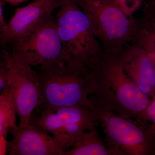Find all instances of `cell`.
<instances>
[{
    "instance_id": "6",
    "label": "cell",
    "mask_w": 155,
    "mask_h": 155,
    "mask_svg": "<svg viewBox=\"0 0 155 155\" xmlns=\"http://www.w3.org/2000/svg\"><path fill=\"white\" fill-rule=\"evenodd\" d=\"M29 124L51 134L65 151L81 134L100 123L88 107L75 105L44 111L38 116L34 112Z\"/></svg>"
},
{
    "instance_id": "13",
    "label": "cell",
    "mask_w": 155,
    "mask_h": 155,
    "mask_svg": "<svg viewBox=\"0 0 155 155\" xmlns=\"http://www.w3.org/2000/svg\"><path fill=\"white\" fill-rule=\"evenodd\" d=\"M17 114L10 90L0 94V135H8L9 128L17 127Z\"/></svg>"
},
{
    "instance_id": "1",
    "label": "cell",
    "mask_w": 155,
    "mask_h": 155,
    "mask_svg": "<svg viewBox=\"0 0 155 155\" xmlns=\"http://www.w3.org/2000/svg\"><path fill=\"white\" fill-rule=\"evenodd\" d=\"M89 98L123 118L142 123L152 100L126 74L119 57L104 54L88 76Z\"/></svg>"
},
{
    "instance_id": "22",
    "label": "cell",
    "mask_w": 155,
    "mask_h": 155,
    "mask_svg": "<svg viewBox=\"0 0 155 155\" xmlns=\"http://www.w3.org/2000/svg\"><path fill=\"white\" fill-rule=\"evenodd\" d=\"M151 1H155V0H151Z\"/></svg>"
},
{
    "instance_id": "14",
    "label": "cell",
    "mask_w": 155,
    "mask_h": 155,
    "mask_svg": "<svg viewBox=\"0 0 155 155\" xmlns=\"http://www.w3.org/2000/svg\"><path fill=\"white\" fill-rule=\"evenodd\" d=\"M133 42L143 48L152 59L155 67V25L143 19Z\"/></svg>"
},
{
    "instance_id": "16",
    "label": "cell",
    "mask_w": 155,
    "mask_h": 155,
    "mask_svg": "<svg viewBox=\"0 0 155 155\" xmlns=\"http://www.w3.org/2000/svg\"><path fill=\"white\" fill-rule=\"evenodd\" d=\"M0 62V91L9 90L10 82V67L5 58L1 57Z\"/></svg>"
},
{
    "instance_id": "17",
    "label": "cell",
    "mask_w": 155,
    "mask_h": 155,
    "mask_svg": "<svg viewBox=\"0 0 155 155\" xmlns=\"http://www.w3.org/2000/svg\"><path fill=\"white\" fill-rule=\"evenodd\" d=\"M143 123L149 125L155 130V98L147 107L142 118Z\"/></svg>"
},
{
    "instance_id": "11",
    "label": "cell",
    "mask_w": 155,
    "mask_h": 155,
    "mask_svg": "<svg viewBox=\"0 0 155 155\" xmlns=\"http://www.w3.org/2000/svg\"><path fill=\"white\" fill-rule=\"evenodd\" d=\"M119 59L126 74L151 100L155 98V67L149 54L132 42L125 47Z\"/></svg>"
},
{
    "instance_id": "9",
    "label": "cell",
    "mask_w": 155,
    "mask_h": 155,
    "mask_svg": "<svg viewBox=\"0 0 155 155\" xmlns=\"http://www.w3.org/2000/svg\"><path fill=\"white\" fill-rule=\"evenodd\" d=\"M63 0H35L18 8L4 31L0 33V43L5 48L30 33L60 8Z\"/></svg>"
},
{
    "instance_id": "4",
    "label": "cell",
    "mask_w": 155,
    "mask_h": 155,
    "mask_svg": "<svg viewBox=\"0 0 155 155\" xmlns=\"http://www.w3.org/2000/svg\"><path fill=\"white\" fill-rule=\"evenodd\" d=\"M75 1L88 18L104 54L119 57L134 41L140 19L127 16L116 0Z\"/></svg>"
},
{
    "instance_id": "10",
    "label": "cell",
    "mask_w": 155,
    "mask_h": 155,
    "mask_svg": "<svg viewBox=\"0 0 155 155\" xmlns=\"http://www.w3.org/2000/svg\"><path fill=\"white\" fill-rule=\"evenodd\" d=\"M13 139L8 143L10 155H61L64 150L47 131L29 124L9 128Z\"/></svg>"
},
{
    "instance_id": "15",
    "label": "cell",
    "mask_w": 155,
    "mask_h": 155,
    "mask_svg": "<svg viewBox=\"0 0 155 155\" xmlns=\"http://www.w3.org/2000/svg\"><path fill=\"white\" fill-rule=\"evenodd\" d=\"M116 2L123 12L131 17L141 7L143 0H116Z\"/></svg>"
},
{
    "instance_id": "12",
    "label": "cell",
    "mask_w": 155,
    "mask_h": 155,
    "mask_svg": "<svg viewBox=\"0 0 155 155\" xmlns=\"http://www.w3.org/2000/svg\"><path fill=\"white\" fill-rule=\"evenodd\" d=\"M97 127L83 132L73 146L61 155H113L106 143L101 138Z\"/></svg>"
},
{
    "instance_id": "2",
    "label": "cell",
    "mask_w": 155,
    "mask_h": 155,
    "mask_svg": "<svg viewBox=\"0 0 155 155\" xmlns=\"http://www.w3.org/2000/svg\"><path fill=\"white\" fill-rule=\"evenodd\" d=\"M56 16L62 45V61L77 68L92 70L104 56L89 20L75 0H63Z\"/></svg>"
},
{
    "instance_id": "21",
    "label": "cell",
    "mask_w": 155,
    "mask_h": 155,
    "mask_svg": "<svg viewBox=\"0 0 155 155\" xmlns=\"http://www.w3.org/2000/svg\"><path fill=\"white\" fill-rule=\"evenodd\" d=\"M7 3H9L11 5L15 6L20 5L21 3L27 2L28 0H4Z\"/></svg>"
},
{
    "instance_id": "20",
    "label": "cell",
    "mask_w": 155,
    "mask_h": 155,
    "mask_svg": "<svg viewBox=\"0 0 155 155\" xmlns=\"http://www.w3.org/2000/svg\"><path fill=\"white\" fill-rule=\"evenodd\" d=\"M7 136L0 135V155H6L8 151V143L7 140Z\"/></svg>"
},
{
    "instance_id": "19",
    "label": "cell",
    "mask_w": 155,
    "mask_h": 155,
    "mask_svg": "<svg viewBox=\"0 0 155 155\" xmlns=\"http://www.w3.org/2000/svg\"><path fill=\"white\" fill-rule=\"evenodd\" d=\"M7 3L4 0H0V33L2 32L8 25V23L5 22L3 10V7Z\"/></svg>"
},
{
    "instance_id": "18",
    "label": "cell",
    "mask_w": 155,
    "mask_h": 155,
    "mask_svg": "<svg viewBox=\"0 0 155 155\" xmlns=\"http://www.w3.org/2000/svg\"><path fill=\"white\" fill-rule=\"evenodd\" d=\"M142 19L155 25V1H150L147 5Z\"/></svg>"
},
{
    "instance_id": "5",
    "label": "cell",
    "mask_w": 155,
    "mask_h": 155,
    "mask_svg": "<svg viewBox=\"0 0 155 155\" xmlns=\"http://www.w3.org/2000/svg\"><path fill=\"white\" fill-rule=\"evenodd\" d=\"M87 106L101 125L113 155H155V130L123 118L89 98Z\"/></svg>"
},
{
    "instance_id": "8",
    "label": "cell",
    "mask_w": 155,
    "mask_h": 155,
    "mask_svg": "<svg viewBox=\"0 0 155 155\" xmlns=\"http://www.w3.org/2000/svg\"><path fill=\"white\" fill-rule=\"evenodd\" d=\"M1 57L5 58L10 66L9 88L19 119V126L28 125L40 95L38 74L30 65L14 59L5 49L2 48Z\"/></svg>"
},
{
    "instance_id": "7",
    "label": "cell",
    "mask_w": 155,
    "mask_h": 155,
    "mask_svg": "<svg viewBox=\"0 0 155 155\" xmlns=\"http://www.w3.org/2000/svg\"><path fill=\"white\" fill-rule=\"evenodd\" d=\"M8 47L14 59L31 67L63 63L62 43L53 15L27 35L2 48Z\"/></svg>"
},
{
    "instance_id": "3",
    "label": "cell",
    "mask_w": 155,
    "mask_h": 155,
    "mask_svg": "<svg viewBox=\"0 0 155 155\" xmlns=\"http://www.w3.org/2000/svg\"><path fill=\"white\" fill-rule=\"evenodd\" d=\"M90 70L64 63L39 66L40 95L35 110L43 111L62 107L87 106L89 96Z\"/></svg>"
}]
</instances>
